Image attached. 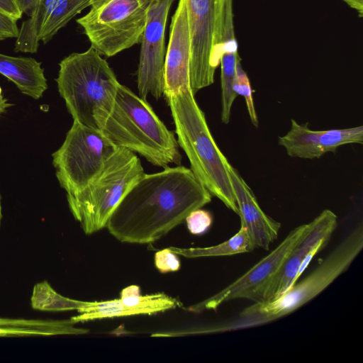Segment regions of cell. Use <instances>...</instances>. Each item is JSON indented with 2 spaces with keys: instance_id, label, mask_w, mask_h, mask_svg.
Returning a JSON list of instances; mask_svg holds the SVG:
<instances>
[{
  "instance_id": "1",
  "label": "cell",
  "mask_w": 363,
  "mask_h": 363,
  "mask_svg": "<svg viewBox=\"0 0 363 363\" xmlns=\"http://www.w3.org/2000/svg\"><path fill=\"white\" fill-rule=\"evenodd\" d=\"M211 197L189 168L168 166L145 173L115 208L106 228L121 242L150 244L210 203Z\"/></svg>"
},
{
  "instance_id": "2",
  "label": "cell",
  "mask_w": 363,
  "mask_h": 363,
  "mask_svg": "<svg viewBox=\"0 0 363 363\" xmlns=\"http://www.w3.org/2000/svg\"><path fill=\"white\" fill-rule=\"evenodd\" d=\"M170 108L179 146L190 169L209 193L238 214L228 171L230 162L213 138L203 111L191 89L165 97Z\"/></svg>"
},
{
  "instance_id": "3",
  "label": "cell",
  "mask_w": 363,
  "mask_h": 363,
  "mask_svg": "<svg viewBox=\"0 0 363 363\" xmlns=\"http://www.w3.org/2000/svg\"><path fill=\"white\" fill-rule=\"evenodd\" d=\"M99 130L116 147L138 153L155 166L164 168L170 164H181L174 134L146 99L123 84Z\"/></svg>"
},
{
  "instance_id": "4",
  "label": "cell",
  "mask_w": 363,
  "mask_h": 363,
  "mask_svg": "<svg viewBox=\"0 0 363 363\" xmlns=\"http://www.w3.org/2000/svg\"><path fill=\"white\" fill-rule=\"evenodd\" d=\"M59 65L58 91L73 121L99 130L121 84L113 69L91 46L70 54Z\"/></svg>"
},
{
  "instance_id": "5",
  "label": "cell",
  "mask_w": 363,
  "mask_h": 363,
  "mask_svg": "<svg viewBox=\"0 0 363 363\" xmlns=\"http://www.w3.org/2000/svg\"><path fill=\"white\" fill-rule=\"evenodd\" d=\"M363 247L362 224L353 230L305 279L277 298L255 303L238 318L209 328L208 333L223 332L264 325L286 316L320 294L345 272Z\"/></svg>"
},
{
  "instance_id": "6",
  "label": "cell",
  "mask_w": 363,
  "mask_h": 363,
  "mask_svg": "<svg viewBox=\"0 0 363 363\" xmlns=\"http://www.w3.org/2000/svg\"><path fill=\"white\" fill-rule=\"evenodd\" d=\"M144 174L136 154L118 147L84 188L67 196L69 209L85 234L106 228L115 208Z\"/></svg>"
},
{
  "instance_id": "7",
  "label": "cell",
  "mask_w": 363,
  "mask_h": 363,
  "mask_svg": "<svg viewBox=\"0 0 363 363\" xmlns=\"http://www.w3.org/2000/svg\"><path fill=\"white\" fill-rule=\"evenodd\" d=\"M152 0H91L90 10L77 23L93 47L107 57L138 44Z\"/></svg>"
},
{
  "instance_id": "8",
  "label": "cell",
  "mask_w": 363,
  "mask_h": 363,
  "mask_svg": "<svg viewBox=\"0 0 363 363\" xmlns=\"http://www.w3.org/2000/svg\"><path fill=\"white\" fill-rule=\"evenodd\" d=\"M117 148L100 130L73 121L61 147L52 154L57 178L67 196L84 188Z\"/></svg>"
},
{
  "instance_id": "9",
  "label": "cell",
  "mask_w": 363,
  "mask_h": 363,
  "mask_svg": "<svg viewBox=\"0 0 363 363\" xmlns=\"http://www.w3.org/2000/svg\"><path fill=\"white\" fill-rule=\"evenodd\" d=\"M227 0H186L191 42L190 86L195 95L214 82L220 62Z\"/></svg>"
},
{
  "instance_id": "10",
  "label": "cell",
  "mask_w": 363,
  "mask_h": 363,
  "mask_svg": "<svg viewBox=\"0 0 363 363\" xmlns=\"http://www.w3.org/2000/svg\"><path fill=\"white\" fill-rule=\"evenodd\" d=\"M315 218L293 229L284 240L269 254L263 257L242 276L229 286L189 308L194 313L216 310L225 302L244 298L260 302L263 291L296 245L311 230Z\"/></svg>"
},
{
  "instance_id": "11",
  "label": "cell",
  "mask_w": 363,
  "mask_h": 363,
  "mask_svg": "<svg viewBox=\"0 0 363 363\" xmlns=\"http://www.w3.org/2000/svg\"><path fill=\"white\" fill-rule=\"evenodd\" d=\"M175 0H152L141 38L137 85L139 96H164V33L168 13Z\"/></svg>"
},
{
  "instance_id": "12",
  "label": "cell",
  "mask_w": 363,
  "mask_h": 363,
  "mask_svg": "<svg viewBox=\"0 0 363 363\" xmlns=\"http://www.w3.org/2000/svg\"><path fill=\"white\" fill-rule=\"evenodd\" d=\"M311 230L296 245L265 287L260 302L271 301L296 283L310 261L329 241L337 226V216L323 211Z\"/></svg>"
},
{
  "instance_id": "13",
  "label": "cell",
  "mask_w": 363,
  "mask_h": 363,
  "mask_svg": "<svg viewBox=\"0 0 363 363\" xmlns=\"http://www.w3.org/2000/svg\"><path fill=\"white\" fill-rule=\"evenodd\" d=\"M90 4L91 0H38L30 18L19 28L15 52H36L40 42H49Z\"/></svg>"
},
{
  "instance_id": "14",
  "label": "cell",
  "mask_w": 363,
  "mask_h": 363,
  "mask_svg": "<svg viewBox=\"0 0 363 363\" xmlns=\"http://www.w3.org/2000/svg\"><path fill=\"white\" fill-rule=\"evenodd\" d=\"M181 303L164 293L141 295L138 286L123 289L118 299L91 301L77 311L79 315L72 318L76 323L97 319L125 317L135 315H152L180 307Z\"/></svg>"
},
{
  "instance_id": "15",
  "label": "cell",
  "mask_w": 363,
  "mask_h": 363,
  "mask_svg": "<svg viewBox=\"0 0 363 363\" xmlns=\"http://www.w3.org/2000/svg\"><path fill=\"white\" fill-rule=\"evenodd\" d=\"M191 42L186 0H179L172 18L164 65V97L191 89Z\"/></svg>"
},
{
  "instance_id": "16",
  "label": "cell",
  "mask_w": 363,
  "mask_h": 363,
  "mask_svg": "<svg viewBox=\"0 0 363 363\" xmlns=\"http://www.w3.org/2000/svg\"><path fill=\"white\" fill-rule=\"evenodd\" d=\"M229 174L238 208L241 226L247 229L253 250H269L281 228L278 221L268 216L259 206L251 188L230 163Z\"/></svg>"
},
{
  "instance_id": "17",
  "label": "cell",
  "mask_w": 363,
  "mask_h": 363,
  "mask_svg": "<svg viewBox=\"0 0 363 363\" xmlns=\"http://www.w3.org/2000/svg\"><path fill=\"white\" fill-rule=\"evenodd\" d=\"M0 74L13 82L24 94L40 99L48 88L41 63L32 57L0 53Z\"/></svg>"
},
{
  "instance_id": "18",
  "label": "cell",
  "mask_w": 363,
  "mask_h": 363,
  "mask_svg": "<svg viewBox=\"0 0 363 363\" xmlns=\"http://www.w3.org/2000/svg\"><path fill=\"white\" fill-rule=\"evenodd\" d=\"M278 143L293 157L313 160L325 155L320 142V130H311L308 123L301 125L294 119L287 133L278 138Z\"/></svg>"
},
{
  "instance_id": "19",
  "label": "cell",
  "mask_w": 363,
  "mask_h": 363,
  "mask_svg": "<svg viewBox=\"0 0 363 363\" xmlns=\"http://www.w3.org/2000/svg\"><path fill=\"white\" fill-rule=\"evenodd\" d=\"M168 248L177 255L187 258L230 256L253 250L247 229L243 226H241L239 231L228 240L216 245L206 247Z\"/></svg>"
},
{
  "instance_id": "20",
  "label": "cell",
  "mask_w": 363,
  "mask_h": 363,
  "mask_svg": "<svg viewBox=\"0 0 363 363\" xmlns=\"http://www.w3.org/2000/svg\"><path fill=\"white\" fill-rule=\"evenodd\" d=\"M240 60L237 49L229 48L222 52L220 57L221 74V121L230 122L231 108L238 94L233 89L238 62Z\"/></svg>"
},
{
  "instance_id": "21",
  "label": "cell",
  "mask_w": 363,
  "mask_h": 363,
  "mask_svg": "<svg viewBox=\"0 0 363 363\" xmlns=\"http://www.w3.org/2000/svg\"><path fill=\"white\" fill-rule=\"evenodd\" d=\"M91 301L70 299L55 292L48 282L35 285L31 298L33 308L44 311H79L87 306Z\"/></svg>"
},
{
  "instance_id": "22",
  "label": "cell",
  "mask_w": 363,
  "mask_h": 363,
  "mask_svg": "<svg viewBox=\"0 0 363 363\" xmlns=\"http://www.w3.org/2000/svg\"><path fill=\"white\" fill-rule=\"evenodd\" d=\"M323 151L335 152L337 147L348 144L363 143V126L320 130Z\"/></svg>"
},
{
  "instance_id": "23",
  "label": "cell",
  "mask_w": 363,
  "mask_h": 363,
  "mask_svg": "<svg viewBox=\"0 0 363 363\" xmlns=\"http://www.w3.org/2000/svg\"><path fill=\"white\" fill-rule=\"evenodd\" d=\"M233 89L238 96L240 95L245 98L250 121L257 128L259 122L253 102L250 82L246 72L242 68L240 60L238 62L236 67Z\"/></svg>"
},
{
  "instance_id": "24",
  "label": "cell",
  "mask_w": 363,
  "mask_h": 363,
  "mask_svg": "<svg viewBox=\"0 0 363 363\" xmlns=\"http://www.w3.org/2000/svg\"><path fill=\"white\" fill-rule=\"evenodd\" d=\"M189 231L193 235L205 233L213 223L211 213L201 208L191 212L185 219Z\"/></svg>"
},
{
  "instance_id": "25",
  "label": "cell",
  "mask_w": 363,
  "mask_h": 363,
  "mask_svg": "<svg viewBox=\"0 0 363 363\" xmlns=\"http://www.w3.org/2000/svg\"><path fill=\"white\" fill-rule=\"evenodd\" d=\"M154 259L156 268L161 273L177 272L180 269V261L177 255L169 248L157 252Z\"/></svg>"
},
{
  "instance_id": "26",
  "label": "cell",
  "mask_w": 363,
  "mask_h": 363,
  "mask_svg": "<svg viewBox=\"0 0 363 363\" xmlns=\"http://www.w3.org/2000/svg\"><path fill=\"white\" fill-rule=\"evenodd\" d=\"M14 18L0 12V40L18 37L19 28Z\"/></svg>"
},
{
  "instance_id": "27",
  "label": "cell",
  "mask_w": 363,
  "mask_h": 363,
  "mask_svg": "<svg viewBox=\"0 0 363 363\" xmlns=\"http://www.w3.org/2000/svg\"><path fill=\"white\" fill-rule=\"evenodd\" d=\"M0 12L18 21L23 13L19 9L17 0H0Z\"/></svg>"
},
{
  "instance_id": "28",
  "label": "cell",
  "mask_w": 363,
  "mask_h": 363,
  "mask_svg": "<svg viewBox=\"0 0 363 363\" xmlns=\"http://www.w3.org/2000/svg\"><path fill=\"white\" fill-rule=\"evenodd\" d=\"M38 0H17L18 5L23 13L30 16Z\"/></svg>"
},
{
  "instance_id": "29",
  "label": "cell",
  "mask_w": 363,
  "mask_h": 363,
  "mask_svg": "<svg viewBox=\"0 0 363 363\" xmlns=\"http://www.w3.org/2000/svg\"><path fill=\"white\" fill-rule=\"evenodd\" d=\"M350 8L354 9L362 18L363 16V0H342Z\"/></svg>"
},
{
  "instance_id": "30",
  "label": "cell",
  "mask_w": 363,
  "mask_h": 363,
  "mask_svg": "<svg viewBox=\"0 0 363 363\" xmlns=\"http://www.w3.org/2000/svg\"><path fill=\"white\" fill-rule=\"evenodd\" d=\"M11 104L8 103L2 95L0 96V114L3 113Z\"/></svg>"
},
{
  "instance_id": "31",
  "label": "cell",
  "mask_w": 363,
  "mask_h": 363,
  "mask_svg": "<svg viewBox=\"0 0 363 363\" xmlns=\"http://www.w3.org/2000/svg\"><path fill=\"white\" fill-rule=\"evenodd\" d=\"M1 217H2V214H1V196H0V224H1Z\"/></svg>"
},
{
  "instance_id": "32",
  "label": "cell",
  "mask_w": 363,
  "mask_h": 363,
  "mask_svg": "<svg viewBox=\"0 0 363 363\" xmlns=\"http://www.w3.org/2000/svg\"><path fill=\"white\" fill-rule=\"evenodd\" d=\"M1 95V88L0 87V96Z\"/></svg>"
}]
</instances>
